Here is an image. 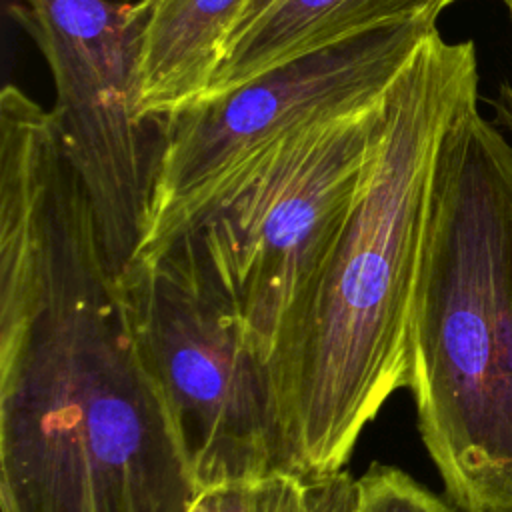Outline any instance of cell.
<instances>
[{
  "mask_svg": "<svg viewBox=\"0 0 512 512\" xmlns=\"http://www.w3.org/2000/svg\"><path fill=\"white\" fill-rule=\"evenodd\" d=\"M198 494L54 114L0 92V512Z\"/></svg>",
  "mask_w": 512,
  "mask_h": 512,
  "instance_id": "obj_1",
  "label": "cell"
},
{
  "mask_svg": "<svg viewBox=\"0 0 512 512\" xmlns=\"http://www.w3.org/2000/svg\"><path fill=\"white\" fill-rule=\"evenodd\" d=\"M274 2H276V0H248L246 6H244V10H242V14H240V18H238V22H236V26H234V30H232L230 36H228L226 46H228L236 36H240L246 28H250ZM224 52H226V50H224Z\"/></svg>",
  "mask_w": 512,
  "mask_h": 512,
  "instance_id": "obj_13",
  "label": "cell"
},
{
  "mask_svg": "<svg viewBox=\"0 0 512 512\" xmlns=\"http://www.w3.org/2000/svg\"><path fill=\"white\" fill-rule=\"evenodd\" d=\"M504 4H506V8H508V14H510V18H512V0H502Z\"/></svg>",
  "mask_w": 512,
  "mask_h": 512,
  "instance_id": "obj_14",
  "label": "cell"
},
{
  "mask_svg": "<svg viewBox=\"0 0 512 512\" xmlns=\"http://www.w3.org/2000/svg\"><path fill=\"white\" fill-rule=\"evenodd\" d=\"M352 484H346L340 472L314 478L274 470L204 488L186 512H344Z\"/></svg>",
  "mask_w": 512,
  "mask_h": 512,
  "instance_id": "obj_10",
  "label": "cell"
},
{
  "mask_svg": "<svg viewBox=\"0 0 512 512\" xmlns=\"http://www.w3.org/2000/svg\"><path fill=\"white\" fill-rule=\"evenodd\" d=\"M136 108L162 120L200 102L248 0H136Z\"/></svg>",
  "mask_w": 512,
  "mask_h": 512,
  "instance_id": "obj_8",
  "label": "cell"
},
{
  "mask_svg": "<svg viewBox=\"0 0 512 512\" xmlns=\"http://www.w3.org/2000/svg\"><path fill=\"white\" fill-rule=\"evenodd\" d=\"M408 390L452 508L512 512V144L478 90L436 154Z\"/></svg>",
  "mask_w": 512,
  "mask_h": 512,
  "instance_id": "obj_3",
  "label": "cell"
},
{
  "mask_svg": "<svg viewBox=\"0 0 512 512\" xmlns=\"http://www.w3.org/2000/svg\"><path fill=\"white\" fill-rule=\"evenodd\" d=\"M478 90L474 42L428 34L384 94L352 214L270 370L292 472L338 474L410 378V324L440 140Z\"/></svg>",
  "mask_w": 512,
  "mask_h": 512,
  "instance_id": "obj_2",
  "label": "cell"
},
{
  "mask_svg": "<svg viewBox=\"0 0 512 512\" xmlns=\"http://www.w3.org/2000/svg\"><path fill=\"white\" fill-rule=\"evenodd\" d=\"M344 512H456L400 468L372 464L354 484Z\"/></svg>",
  "mask_w": 512,
  "mask_h": 512,
  "instance_id": "obj_11",
  "label": "cell"
},
{
  "mask_svg": "<svg viewBox=\"0 0 512 512\" xmlns=\"http://www.w3.org/2000/svg\"><path fill=\"white\" fill-rule=\"evenodd\" d=\"M452 2L456 0H276L226 46L204 98L356 34L396 24H436Z\"/></svg>",
  "mask_w": 512,
  "mask_h": 512,
  "instance_id": "obj_9",
  "label": "cell"
},
{
  "mask_svg": "<svg viewBox=\"0 0 512 512\" xmlns=\"http://www.w3.org/2000/svg\"><path fill=\"white\" fill-rule=\"evenodd\" d=\"M434 30L414 22L356 34L162 118L136 256L160 248L284 140L376 104Z\"/></svg>",
  "mask_w": 512,
  "mask_h": 512,
  "instance_id": "obj_6",
  "label": "cell"
},
{
  "mask_svg": "<svg viewBox=\"0 0 512 512\" xmlns=\"http://www.w3.org/2000/svg\"><path fill=\"white\" fill-rule=\"evenodd\" d=\"M118 282L196 490L290 470L272 370L234 308L172 254Z\"/></svg>",
  "mask_w": 512,
  "mask_h": 512,
  "instance_id": "obj_5",
  "label": "cell"
},
{
  "mask_svg": "<svg viewBox=\"0 0 512 512\" xmlns=\"http://www.w3.org/2000/svg\"><path fill=\"white\" fill-rule=\"evenodd\" d=\"M492 108L496 112V124L512 134V80L500 82Z\"/></svg>",
  "mask_w": 512,
  "mask_h": 512,
  "instance_id": "obj_12",
  "label": "cell"
},
{
  "mask_svg": "<svg viewBox=\"0 0 512 512\" xmlns=\"http://www.w3.org/2000/svg\"><path fill=\"white\" fill-rule=\"evenodd\" d=\"M10 12L52 72L64 150L122 276L146 234L160 158V120L136 108L138 2L18 0Z\"/></svg>",
  "mask_w": 512,
  "mask_h": 512,
  "instance_id": "obj_7",
  "label": "cell"
},
{
  "mask_svg": "<svg viewBox=\"0 0 512 512\" xmlns=\"http://www.w3.org/2000/svg\"><path fill=\"white\" fill-rule=\"evenodd\" d=\"M382 104L384 96L284 140L180 232L140 256L172 254L192 268L234 308L270 366L358 200Z\"/></svg>",
  "mask_w": 512,
  "mask_h": 512,
  "instance_id": "obj_4",
  "label": "cell"
}]
</instances>
